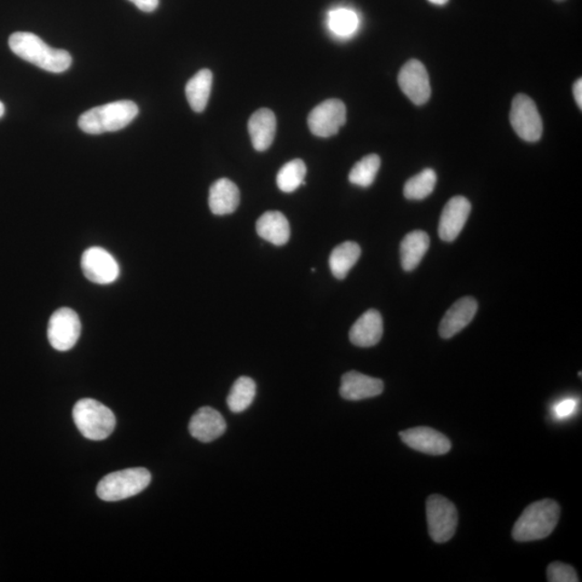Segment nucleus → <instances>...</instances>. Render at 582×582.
I'll return each instance as SVG.
<instances>
[{
  "instance_id": "nucleus-11",
  "label": "nucleus",
  "mask_w": 582,
  "mask_h": 582,
  "mask_svg": "<svg viewBox=\"0 0 582 582\" xmlns=\"http://www.w3.org/2000/svg\"><path fill=\"white\" fill-rule=\"evenodd\" d=\"M401 91L416 105H424L431 94L429 76L425 66L418 60H411L402 66L399 76Z\"/></svg>"
},
{
  "instance_id": "nucleus-29",
  "label": "nucleus",
  "mask_w": 582,
  "mask_h": 582,
  "mask_svg": "<svg viewBox=\"0 0 582 582\" xmlns=\"http://www.w3.org/2000/svg\"><path fill=\"white\" fill-rule=\"evenodd\" d=\"M547 578L550 582H578V575L573 567L561 562L551 563L547 569Z\"/></svg>"
},
{
  "instance_id": "nucleus-32",
  "label": "nucleus",
  "mask_w": 582,
  "mask_h": 582,
  "mask_svg": "<svg viewBox=\"0 0 582 582\" xmlns=\"http://www.w3.org/2000/svg\"><path fill=\"white\" fill-rule=\"evenodd\" d=\"M573 94H574L576 103H577V105L581 109L582 107V80L581 79H578L577 82L575 83L574 88H573Z\"/></svg>"
},
{
  "instance_id": "nucleus-34",
  "label": "nucleus",
  "mask_w": 582,
  "mask_h": 582,
  "mask_svg": "<svg viewBox=\"0 0 582 582\" xmlns=\"http://www.w3.org/2000/svg\"><path fill=\"white\" fill-rule=\"evenodd\" d=\"M5 114V105L2 102H0V118H3Z\"/></svg>"
},
{
  "instance_id": "nucleus-24",
  "label": "nucleus",
  "mask_w": 582,
  "mask_h": 582,
  "mask_svg": "<svg viewBox=\"0 0 582 582\" xmlns=\"http://www.w3.org/2000/svg\"><path fill=\"white\" fill-rule=\"evenodd\" d=\"M257 386L249 377H241L234 382L227 399L230 410L242 413L249 409L256 397Z\"/></svg>"
},
{
  "instance_id": "nucleus-15",
  "label": "nucleus",
  "mask_w": 582,
  "mask_h": 582,
  "mask_svg": "<svg viewBox=\"0 0 582 582\" xmlns=\"http://www.w3.org/2000/svg\"><path fill=\"white\" fill-rule=\"evenodd\" d=\"M384 390L382 380L366 376L357 371L345 373L341 380L340 395L350 401L373 399L381 395Z\"/></svg>"
},
{
  "instance_id": "nucleus-9",
  "label": "nucleus",
  "mask_w": 582,
  "mask_h": 582,
  "mask_svg": "<svg viewBox=\"0 0 582 582\" xmlns=\"http://www.w3.org/2000/svg\"><path fill=\"white\" fill-rule=\"evenodd\" d=\"M345 123H347V107L342 101L337 99L321 103L308 117L311 132L319 137L336 135Z\"/></svg>"
},
{
  "instance_id": "nucleus-27",
  "label": "nucleus",
  "mask_w": 582,
  "mask_h": 582,
  "mask_svg": "<svg viewBox=\"0 0 582 582\" xmlns=\"http://www.w3.org/2000/svg\"><path fill=\"white\" fill-rule=\"evenodd\" d=\"M381 159L378 154H369L357 163L350 170L349 180L362 188L370 187L378 175Z\"/></svg>"
},
{
  "instance_id": "nucleus-21",
  "label": "nucleus",
  "mask_w": 582,
  "mask_h": 582,
  "mask_svg": "<svg viewBox=\"0 0 582 582\" xmlns=\"http://www.w3.org/2000/svg\"><path fill=\"white\" fill-rule=\"evenodd\" d=\"M430 240L428 233L416 230L408 233L400 244L402 269L410 272L416 269L429 249Z\"/></svg>"
},
{
  "instance_id": "nucleus-22",
  "label": "nucleus",
  "mask_w": 582,
  "mask_h": 582,
  "mask_svg": "<svg viewBox=\"0 0 582 582\" xmlns=\"http://www.w3.org/2000/svg\"><path fill=\"white\" fill-rule=\"evenodd\" d=\"M212 86V74L210 69H201L189 80L186 85V96L190 107L195 113L205 111L209 103Z\"/></svg>"
},
{
  "instance_id": "nucleus-10",
  "label": "nucleus",
  "mask_w": 582,
  "mask_h": 582,
  "mask_svg": "<svg viewBox=\"0 0 582 582\" xmlns=\"http://www.w3.org/2000/svg\"><path fill=\"white\" fill-rule=\"evenodd\" d=\"M82 269L86 279L100 285L112 284L120 275L116 259L102 247H90L84 252Z\"/></svg>"
},
{
  "instance_id": "nucleus-7",
  "label": "nucleus",
  "mask_w": 582,
  "mask_h": 582,
  "mask_svg": "<svg viewBox=\"0 0 582 582\" xmlns=\"http://www.w3.org/2000/svg\"><path fill=\"white\" fill-rule=\"evenodd\" d=\"M510 123L523 141L538 142L543 135V120L538 109L531 97L526 94H518L512 101Z\"/></svg>"
},
{
  "instance_id": "nucleus-6",
  "label": "nucleus",
  "mask_w": 582,
  "mask_h": 582,
  "mask_svg": "<svg viewBox=\"0 0 582 582\" xmlns=\"http://www.w3.org/2000/svg\"><path fill=\"white\" fill-rule=\"evenodd\" d=\"M429 532L438 544L447 543L457 532L459 514L451 500L441 495H431L426 501Z\"/></svg>"
},
{
  "instance_id": "nucleus-17",
  "label": "nucleus",
  "mask_w": 582,
  "mask_h": 582,
  "mask_svg": "<svg viewBox=\"0 0 582 582\" xmlns=\"http://www.w3.org/2000/svg\"><path fill=\"white\" fill-rule=\"evenodd\" d=\"M383 320L377 310H369L362 314L350 331V342L360 348H371L381 341Z\"/></svg>"
},
{
  "instance_id": "nucleus-19",
  "label": "nucleus",
  "mask_w": 582,
  "mask_h": 582,
  "mask_svg": "<svg viewBox=\"0 0 582 582\" xmlns=\"http://www.w3.org/2000/svg\"><path fill=\"white\" fill-rule=\"evenodd\" d=\"M249 132L253 148L266 152L272 145L276 133V117L268 108L259 109L249 121Z\"/></svg>"
},
{
  "instance_id": "nucleus-26",
  "label": "nucleus",
  "mask_w": 582,
  "mask_h": 582,
  "mask_svg": "<svg viewBox=\"0 0 582 582\" xmlns=\"http://www.w3.org/2000/svg\"><path fill=\"white\" fill-rule=\"evenodd\" d=\"M436 183V172L431 169H426L420 172L419 174L411 177L406 182L405 188H403V194L408 200H423L433 193Z\"/></svg>"
},
{
  "instance_id": "nucleus-16",
  "label": "nucleus",
  "mask_w": 582,
  "mask_h": 582,
  "mask_svg": "<svg viewBox=\"0 0 582 582\" xmlns=\"http://www.w3.org/2000/svg\"><path fill=\"white\" fill-rule=\"evenodd\" d=\"M478 311L476 299L465 297L458 300L447 311L440 322L439 333L443 339H451L469 326Z\"/></svg>"
},
{
  "instance_id": "nucleus-18",
  "label": "nucleus",
  "mask_w": 582,
  "mask_h": 582,
  "mask_svg": "<svg viewBox=\"0 0 582 582\" xmlns=\"http://www.w3.org/2000/svg\"><path fill=\"white\" fill-rule=\"evenodd\" d=\"M240 200L238 186L228 178H222L212 184L209 205L212 214L218 216L232 214L238 209Z\"/></svg>"
},
{
  "instance_id": "nucleus-25",
  "label": "nucleus",
  "mask_w": 582,
  "mask_h": 582,
  "mask_svg": "<svg viewBox=\"0 0 582 582\" xmlns=\"http://www.w3.org/2000/svg\"><path fill=\"white\" fill-rule=\"evenodd\" d=\"M307 175V166L302 160L295 159L287 163L276 176V183L281 192L291 193L295 192L301 184H305L304 177Z\"/></svg>"
},
{
  "instance_id": "nucleus-20",
  "label": "nucleus",
  "mask_w": 582,
  "mask_h": 582,
  "mask_svg": "<svg viewBox=\"0 0 582 582\" xmlns=\"http://www.w3.org/2000/svg\"><path fill=\"white\" fill-rule=\"evenodd\" d=\"M257 233L275 246H283L291 239V226L280 212H267L258 219Z\"/></svg>"
},
{
  "instance_id": "nucleus-30",
  "label": "nucleus",
  "mask_w": 582,
  "mask_h": 582,
  "mask_svg": "<svg viewBox=\"0 0 582 582\" xmlns=\"http://www.w3.org/2000/svg\"><path fill=\"white\" fill-rule=\"evenodd\" d=\"M577 407V401L575 400H566L558 402L555 407V414L557 418H567L573 414Z\"/></svg>"
},
{
  "instance_id": "nucleus-12",
  "label": "nucleus",
  "mask_w": 582,
  "mask_h": 582,
  "mask_svg": "<svg viewBox=\"0 0 582 582\" xmlns=\"http://www.w3.org/2000/svg\"><path fill=\"white\" fill-rule=\"evenodd\" d=\"M400 436L408 447L425 454L445 455L452 448L448 437L430 428L403 430Z\"/></svg>"
},
{
  "instance_id": "nucleus-14",
  "label": "nucleus",
  "mask_w": 582,
  "mask_h": 582,
  "mask_svg": "<svg viewBox=\"0 0 582 582\" xmlns=\"http://www.w3.org/2000/svg\"><path fill=\"white\" fill-rule=\"evenodd\" d=\"M227 429L226 420L211 407L199 409L189 423V431L194 439L209 443L218 439Z\"/></svg>"
},
{
  "instance_id": "nucleus-31",
  "label": "nucleus",
  "mask_w": 582,
  "mask_h": 582,
  "mask_svg": "<svg viewBox=\"0 0 582 582\" xmlns=\"http://www.w3.org/2000/svg\"><path fill=\"white\" fill-rule=\"evenodd\" d=\"M136 7L143 13H153L158 8L159 0H130Z\"/></svg>"
},
{
  "instance_id": "nucleus-23",
  "label": "nucleus",
  "mask_w": 582,
  "mask_h": 582,
  "mask_svg": "<svg viewBox=\"0 0 582 582\" xmlns=\"http://www.w3.org/2000/svg\"><path fill=\"white\" fill-rule=\"evenodd\" d=\"M360 255V246L355 242H344L337 246L330 257V267L334 278L338 280L347 278L350 269L359 261Z\"/></svg>"
},
{
  "instance_id": "nucleus-8",
  "label": "nucleus",
  "mask_w": 582,
  "mask_h": 582,
  "mask_svg": "<svg viewBox=\"0 0 582 582\" xmlns=\"http://www.w3.org/2000/svg\"><path fill=\"white\" fill-rule=\"evenodd\" d=\"M82 334V321L74 310L61 308L52 314L48 325L49 342L56 350H72Z\"/></svg>"
},
{
  "instance_id": "nucleus-33",
  "label": "nucleus",
  "mask_w": 582,
  "mask_h": 582,
  "mask_svg": "<svg viewBox=\"0 0 582 582\" xmlns=\"http://www.w3.org/2000/svg\"><path fill=\"white\" fill-rule=\"evenodd\" d=\"M431 4L438 5H446L449 0H429Z\"/></svg>"
},
{
  "instance_id": "nucleus-1",
  "label": "nucleus",
  "mask_w": 582,
  "mask_h": 582,
  "mask_svg": "<svg viewBox=\"0 0 582 582\" xmlns=\"http://www.w3.org/2000/svg\"><path fill=\"white\" fill-rule=\"evenodd\" d=\"M9 47L22 60L32 63L44 71L60 74L72 65V56L67 51L50 47L42 38L27 32L11 35Z\"/></svg>"
},
{
  "instance_id": "nucleus-5",
  "label": "nucleus",
  "mask_w": 582,
  "mask_h": 582,
  "mask_svg": "<svg viewBox=\"0 0 582 582\" xmlns=\"http://www.w3.org/2000/svg\"><path fill=\"white\" fill-rule=\"evenodd\" d=\"M152 482V474L142 467L112 472L103 478L96 493L102 500L119 501L140 494Z\"/></svg>"
},
{
  "instance_id": "nucleus-2",
  "label": "nucleus",
  "mask_w": 582,
  "mask_h": 582,
  "mask_svg": "<svg viewBox=\"0 0 582 582\" xmlns=\"http://www.w3.org/2000/svg\"><path fill=\"white\" fill-rule=\"evenodd\" d=\"M560 505L553 499L536 501L524 509L523 514L518 518L512 538L518 543L540 540L555 531L560 518Z\"/></svg>"
},
{
  "instance_id": "nucleus-3",
  "label": "nucleus",
  "mask_w": 582,
  "mask_h": 582,
  "mask_svg": "<svg viewBox=\"0 0 582 582\" xmlns=\"http://www.w3.org/2000/svg\"><path fill=\"white\" fill-rule=\"evenodd\" d=\"M138 114V107L132 101H118L94 107L80 116L78 125L85 133L97 135L123 130Z\"/></svg>"
},
{
  "instance_id": "nucleus-4",
  "label": "nucleus",
  "mask_w": 582,
  "mask_h": 582,
  "mask_svg": "<svg viewBox=\"0 0 582 582\" xmlns=\"http://www.w3.org/2000/svg\"><path fill=\"white\" fill-rule=\"evenodd\" d=\"M74 422L86 439H106L116 428V417L111 409L100 401L84 399L79 400L73 410Z\"/></svg>"
},
{
  "instance_id": "nucleus-28",
  "label": "nucleus",
  "mask_w": 582,
  "mask_h": 582,
  "mask_svg": "<svg viewBox=\"0 0 582 582\" xmlns=\"http://www.w3.org/2000/svg\"><path fill=\"white\" fill-rule=\"evenodd\" d=\"M328 25L337 36L348 37L359 28L360 19L354 11L340 8L331 11L330 17H328Z\"/></svg>"
},
{
  "instance_id": "nucleus-13",
  "label": "nucleus",
  "mask_w": 582,
  "mask_h": 582,
  "mask_svg": "<svg viewBox=\"0 0 582 582\" xmlns=\"http://www.w3.org/2000/svg\"><path fill=\"white\" fill-rule=\"evenodd\" d=\"M470 212L471 204L466 198L458 195L449 200L440 217L439 229H438L440 239L445 242L457 240L465 227Z\"/></svg>"
}]
</instances>
